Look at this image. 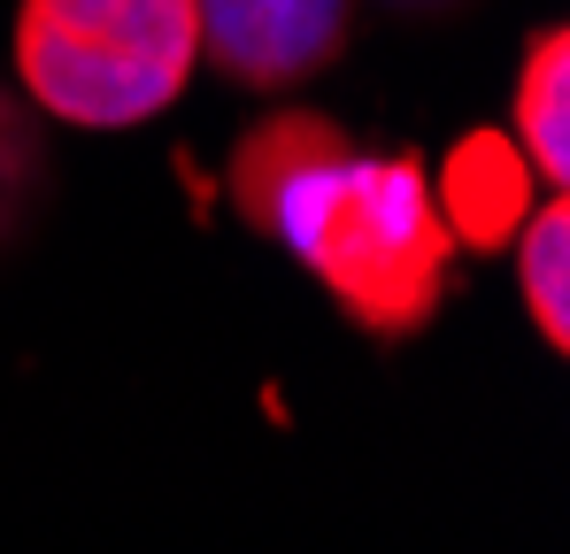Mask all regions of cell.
I'll list each match as a JSON object with an SVG mask.
<instances>
[{"instance_id":"1","label":"cell","mask_w":570,"mask_h":554,"mask_svg":"<svg viewBox=\"0 0 570 554\" xmlns=\"http://www.w3.org/2000/svg\"><path fill=\"white\" fill-rule=\"evenodd\" d=\"M224 185L232 208L263 239L293 247L301 270L363 332L409 339L432 324L455 263V231L416 155H355L332 116L278 108L232 147Z\"/></svg>"},{"instance_id":"2","label":"cell","mask_w":570,"mask_h":554,"mask_svg":"<svg viewBox=\"0 0 570 554\" xmlns=\"http://www.w3.org/2000/svg\"><path fill=\"white\" fill-rule=\"evenodd\" d=\"M200 62L193 0H23L16 78L39 116L78 131H131L186 92Z\"/></svg>"},{"instance_id":"3","label":"cell","mask_w":570,"mask_h":554,"mask_svg":"<svg viewBox=\"0 0 570 554\" xmlns=\"http://www.w3.org/2000/svg\"><path fill=\"white\" fill-rule=\"evenodd\" d=\"M347 8L355 0H193L200 16V55L232 86L278 92L316 78L347 47Z\"/></svg>"},{"instance_id":"4","label":"cell","mask_w":570,"mask_h":554,"mask_svg":"<svg viewBox=\"0 0 570 554\" xmlns=\"http://www.w3.org/2000/svg\"><path fill=\"white\" fill-rule=\"evenodd\" d=\"M532 185L540 178H532V162H524V147L509 131H471V139H455L448 170L432 178V200H440L455 247H501L524 224Z\"/></svg>"},{"instance_id":"5","label":"cell","mask_w":570,"mask_h":554,"mask_svg":"<svg viewBox=\"0 0 570 554\" xmlns=\"http://www.w3.org/2000/svg\"><path fill=\"white\" fill-rule=\"evenodd\" d=\"M509 139L524 147L532 178L563 185L570 178V39L548 23L532 47H524V70H517V108H509Z\"/></svg>"},{"instance_id":"6","label":"cell","mask_w":570,"mask_h":554,"mask_svg":"<svg viewBox=\"0 0 570 554\" xmlns=\"http://www.w3.org/2000/svg\"><path fill=\"white\" fill-rule=\"evenodd\" d=\"M509 239H517V293H524L540 339L563 355L570 347V208L563 200H532Z\"/></svg>"},{"instance_id":"7","label":"cell","mask_w":570,"mask_h":554,"mask_svg":"<svg viewBox=\"0 0 570 554\" xmlns=\"http://www.w3.org/2000/svg\"><path fill=\"white\" fill-rule=\"evenodd\" d=\"M47 178V147H39V123L0 92V239L23 224V208H31V192Z\"/></svg>"},{"instance_id":"8","label":"cell","mask_w":570,"mask_h":554,"mask_svg":"<svg viewBox=\"0 0 570 554\" xmlns=\"http://www.w3.org/2000/svg\"><path fill=\"white\" fill-rule=\"evenodd\" d=\"M385 8H424L432 16V8H463V0H385Z\"/></svg>"}]
</instances>
